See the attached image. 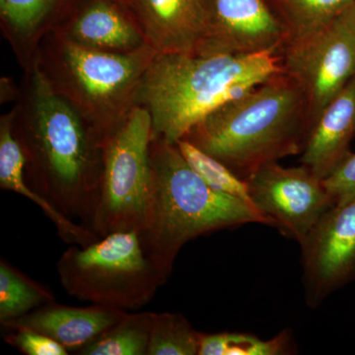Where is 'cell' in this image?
Returning a JSON list of instances; mask_svg holds the SVG:
<instances>
[{"label": "cell", "mask_w": 355, "mask_h": 355, "mask_svg": "<svg viewBox=\"0 0 355 355\" xmlns=\"http://www.w3.org/2000/svg\"><path fill=\"white\" fill-rule=\"evenodd\" d=\"M24 70L14 133L26 157V180L64 216L89 227L101 184L102 144L36 60Z\"/></svg>", "instance_id": "obj_1"}, {"label": "cell", "mask_w": 355, "mask_h": 355, "mask_svg": "<svg viewBox=\"0 0 355 355\" xmlns=\"http://www.w3.org/2000/svg\"><path fill=\"white\" fill-rule=\"evenodd\" d=\"M312 128L304 93L282 70L214 110L184 139L246 181L263 166L301 155Z\"/></svg>", "instance_id": "obj_2"}, {"label": "cell", "mask_w": 355, "mask_h": 355, "mask_svg": "<svg viewBox=\"0 0 355 355\" xmlns=\"http://www.w3.org/2000/svg\"><path fill=\"white\" fill-rule=\"evenodd\" d=\"M282 70L275 53L157 55L142 79L137 106L150 114L153 139L175 144L214 110Z\"/></svg>", "instance_id": "obj_3"}, {"label": "cell", "mask_w": 355, "mask_h": 355, "mask_svg": "<svg viewBox=\"0 0 355 355\" xmlns=\"http://www.w3.org/2000/svg\"><path fill=\"white\" fill-rule=\"evenodd\" d=\"M149 156L150 193L139 235L147 258L166 279L178 254L191 240L245 224L272 226L251 203L210 188L176 144L153 139Z\"/></svg>", "instance_id": "obj_4"}, {"label": "cell", "mask_w": 355, "mask_h": 355, "mask_svg": "<svg viewBox=\"0 0 355 355\" xmlns=\"http://www.w3.org/2000/svg\"><path fill=\"white\" fill-rule=\"evenodd\" d=\"M157 55L149 46L128 53L92 50L51 32L34 60L103 146L137 106L142 79Z\"/></svg>", "instance_id": "obj_5"}, {"label": "cell", "mask_w": 355, "mask_h": 355, "mask_svg": "<svg viewBox=\"0 0 355 355\" xmlns=\"http://www.w3.org/2000/svg\"><path fill=\"white\" fill-rule=\"evenodd\" d=\"M57 270L71 297L125 311L148 304L167 282L147 258L137 230L113 233L86 246L70 245Z\"/></svg>", "instance_id": "obj_6"}, {"label": "cell", "mask_w": 355, "mask_h": 355, "mask_svg": "<svg viewBox=\"0 0 355 355\" xmlns=\"http://www.w3.org/2000/svg\"><path fill=\"white\" fill-rule=\"evenodd\" d=\"M151 140L150 114L135 106L103 144L101 184L89 226L100 237L139 231L144 225L150 193Z\"/></svg>", "instance_id": "obj_7"}, {"label": "cell", "mask_w": 355, "mask_h": 355, "mask_svg": "<svg viewBox=\"0 0 355 355\" xmlns=\"http://www.w3.org/2000/svg\"><path fill=\"white\" fill-rule=\"evenodd\" d=\"M252 205L282 235L305 241L324 214L336 207L324 179L306 166L270 163L246 179Z\"/></svg>", "instance_id": "obj_8"}, {"label": "cell", "mask_w": 355, "mask_h": 355, "mask_svg": "<svg viewBox=\"0 0 355 355\" xmlns=\"http://www.w3.org/2000/svg\"><path fill=\"white\" fill-rule=\"evenodd\" d=\"M279 55L282 71L304 93L314 125L355 76V33L338 19L323 31L286 44Z\"/></svg>", "instance_id": "obj_9"}, {"label": "cell", "mask_w": 355, "mask_h": 355, "mask_svg": "<svg viewBox=\"0 0 355 355\" xmlns=\"http://www.w3.org/2000/svg\"><path fill=\"white\" fill-rule=\"evenodd\" d=\"M300 247L306 305L316 308L355 282V198L329 210Z\"/></svg>", "instance_id": "obj_10"}, {"label": "cell", "mask_w": 355, "mask_h": 355, "mask_svg": "<svg viewBox=\"0 0 355 355\" xmlns=\"http://www.w3.org/2000/svg\"><path fill=\"white\" fill-rule=\"evenodd\" d=\"M209 35L198 53L279 55L286 37L268 0H207Z\"/></svg>", "instance_id": "obj_11"}, {"label": "cell", "mask_w": 355, "mask_h": 355, "mask_svg": "<svg viewBox=\"0 0 355 355\" xmlns=\"http://www.w3.org/2000/svg\"><path fill=\"white\" fill-rule=\"evenodd\" d=\"M146 43L158 55L198 53L209 35L207 0H130Z\"/></svg>", "instance_id": "obj_12"}, {"label": "cell", "mask_w": 355, "mask_h": 355, "mask_svg": "<svg viewBox=\"0 0 355 355\" xmlns=\"http://www.w3.org/2000/svg\"><path fill=\"white\" fill-rule=\"evenodd\" d=\"M53 32L79 46L107 53H128L148 46L132 11L114 0L73 4Z\"/></svg>", "instance_id": "obj_13"}, {"label": "cell", "mask_w": 355, "mask_h": 355, "mask_svg": "<svg viewBox=\"0 0 355 355\" xmlns=\"http://www.w3.org/2000/svg\"><path fill=\"white\" fill-rule=\"evenodd\" d=\"M128 311L95 305L70 307L50 303L25 316L1 323L6 330L30 329L48 336L70 352L78 350L99 338L118 323Z\"/></svg>", "instance_id": "obj_14"}, {"label": "cell", "mask_w": 355, "mask_h": 355, "mask_svg": "<svg viewBox=\"0 0 355 355\" xmlns=\"http://www.w3.org/2000/svg\"><path fill=\"white\" fill-rule=\"evenodd\" d=\"M355 139V76L323 110L311 130L300 164L326 179L350 154Z\"/></svg>", "instance_id": "obj_15"}, {"label": "cell", "mask_w": 355, "mask_h": 355, "mask_svg": "<svg viewBox=\"0 0 355 355\" xmlns=\"http://www.w3.org/2000/svg\"><path fill=\"white\" fill-rule=\"evenodd\" d=\"M15 113L10 111L0 118V188L14 191L38 205L53 222L58 236L69 245L86 246L100 239L87 226L77 224L51 205L46 198L33 190L25 176L26 157L14 133Z\"/></svg>", "instance_id": "obj_16"}, {"label": "cell", "mask_w": 355, "mask_h": 355, "mask_svg": "<svg viewBox=\"0 0 355 355\" xmlns=\"http://www.w3.org/2000/svg\"><path fill=\"white\" fill-rule=\"evenodd\" d=\"M69 0H0L2 34L26 69L42 41L69 14Z\"/></svg>", "instance_id": "obj_17"}, {"label": "cell", "mask_w": 355, "mask_h": 355, "mask_svg": "<svg viewBox=\"0 0 355 355\" xmlns=\"http://www.w3.org/2000/svg\"><path fill=\"white\" fill-rule=\"evenodd\" d=\"M268 1L284 27L287 44L323 31L338 20L354 0Z\"/></svg>", "instance_id": "obj_18"}, {"label": "cell", "mask_w": 355, "mask_h": 355, "mask_svg": "<svg viewBox=\"0 0 355 355\" xmlns=\"http://www.w3.org/2000/svg\"><path fill=\"white\" fill-rule=\"evenodd\" d=\"M55 302L49 287L20 272L3 258L0 261V323L12 321Z\"/></svg>", "instance_id": "obj_19"}, {"label": "cell", "mask_w": 355, "mask_h": 355, "mask_svg": "<svg viewBox=\"0 0 355 355\" xmlns=\"http://www.w3.org/2000/svg\"><path fill=\"white\" fill-rule=\"evenodd\" d=\"M154 312L127 313L78 355H147Z\"/></svg>", "instance_id": "obj_20"}, {"label": "cell", "mask_w": 355, "mask_h": 355, "mask_svg": "<svg viewBox=\"0 0 355 355\" xmlns=\"http://www.w3.org/2000/svg\"><path fill=\"white\" fill-rule=\"evenodd\" d=\"M291 331L263 340L251 334L200 333L198 355H284L295 352Z\"/></svg>", "instance_id": "obj_21"}, {"label": "cell", "mask_w": 355, "mask_h": 355, "mask_svg": "<svg viewBox=\"0 0 355 355\" xmlns=\"http://www.w3.org/2000/svg\"><path fill=\"white\" fill-rule=\"evenodd\" d=\"M200 338L183 315L154 312L147 355H198Z\"/></svg>", "instance_id": "obj_22"}, {"label": "cell", "mask_w": 355, "mask_h": 355, "mask_svg": "<svg viewBox=\"0 0 355 355\" xmlns=\"http://www.w3.org/2000/svg\"><path fill=\"white\" fill-rule=\"evenodd\" d=\"M175 144L191 169L197 173L210 188L240 198L252 205L247 182L231 171L227 166L209 154L203 153L188 139H179Z\"/></svg>", "instance_id": "obj_23"}, {"label": "cell", "mask_w": 355, "mask_h": 355, "mask_svg": "<svg viewBox=\"0 0 355 355\" xmlns=\"http://www.w3.org/2000/svg\"><path fill=\"white\" fill-rule=\"evenodd\" d=\"M4 338L8 345L26 355H69V352L48 336L30 329L10 330Z\"/></svg>", "instance_id": "obj_24"}, {"label": "cell", "mask_w": 355, "mask_h": 355, "mask_svg": "<svg viewBox=\"0 0 355 355\" xmlns=\"http://www.w3.org/2000/svg\"><path fill=\"white\" fill-rule=\"evenodd\" d=\"M324 184L336 205H345L355 198V153L350 154L342 165L324 179Z\"/></svg>", "instance_id": "obj_25"}, {"label": "cell", "mask_w": 355, "mask_h": 355, "mask_svg": "<svg viewBox=\"0 0 355 355\" xmlns=\"http://www.w3.org/2000/svg\"><path fill=\"white\" fill-rule=\"evenodd\" d=\"M20 89L16 87L15 84L11 79H1V103H6L12 100L14 97H19Z\"/></svg>", "instance_id": "obj_26"}, {"label": "cell", "mask_w": 355, "mask_h": 355, "mask_svg": "<svg viewBox=\"0 0 355 355\" xmlns=\"http://www.w3.org/2000/svg\"><path fill=\"white\" fill-rule=\"evenodd\" d=\"M350 31L355 33V0L345 9V12L338 18Z\"/></svg>", "instance_id": "obj_27"}, {"label": "cell", "mask_w": 355, "mask_h": 355, "mask_svg": "<svg viewBox=\"0 0 355 355\" xmlns=\"http://www.w3.org/2000/svg\"><path fill=\"white\" fill-rule=\"evenodd\" d=\"M114 1L118 2V3L123 4V6L128 7L130 8V0H114Z\"/></svg>", "instance_id": "obj_28"}]
</instances>
